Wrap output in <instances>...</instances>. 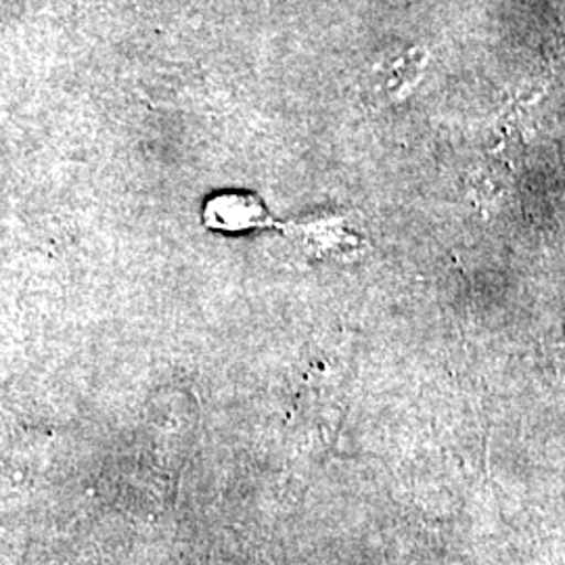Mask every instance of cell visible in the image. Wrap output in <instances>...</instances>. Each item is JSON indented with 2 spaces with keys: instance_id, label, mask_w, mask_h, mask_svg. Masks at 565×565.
<instances>
[{
  "instance_id": "cell-1",
  "label": "cell",
  "mask_w": 565,
  "mask_h": 565,
  "mask_svg": "<svg viewBox=\"0 0 565 565\" xmlns=\"http://www.w3.org/2000/svg\"><path fill=\"white\" fill-rule=\"evenodd\" d=\"M205 223L214 228L235 231V228H247L254 226L263 216V207L254 198L243 195H221L207 203Z\"/></svg>"
}]
</instances>
